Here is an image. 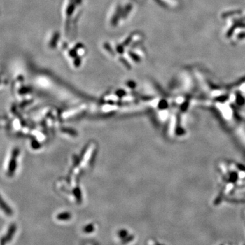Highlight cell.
Listing matches in <instances>:
<instances>
[{"instance_id":"obj_2","label":"cell","mask_w":245,"mask_h":245,"mask_svg":"<svg viewBox=\"0 0 245 245\" xmlns=\"http://www.w3.org/2000/svg\"><path fill=\"white\" fill-rule=\"evenodd\" d=\"M0 207L1 208V209L4 210L6 213H8L10 214V212H11V210H10V208L8 207V206L6 204V203H5L4 201V200L2 199V197H1V195H0Z\"/></svg>"},{"instance_id":"obj_1","label":"cell","mask_w":245,"mask_h":245,"mask_svg":"<svg viewBox=\"0 0 245 245\" xmlns=\"http://www.w3.org/2000/svg\"><path fill=\"white\" fill-rule=\"evenodd\" d=\"M19 155V150L18 148H14L12 152L11 157H10L9 163L8 166V176L11 177L14 175L15 172L16 167H17V159Z\"/></svg>"},{"instance_id":"obj_3","label":"cell","mask_w":245,"mask_h":245,"mask_svg":"<svg viewBox=\"0 0 245 245\" xmlns=\"http://www.w3.org/2000/svg\"><path fill=\"white\" fill-rule=\"evenodd\" d=\"M244 245H245V244H244Z\"/></svg>"}]
</instances>
